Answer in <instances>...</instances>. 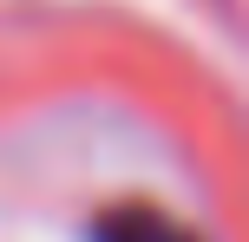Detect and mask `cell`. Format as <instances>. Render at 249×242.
Segmentation results:
<instances>
[{
	"mask_svg": "<svg viewBox=\"0 0 249 242\" xmlns=\"http://www.w3.org/2000/svg\"><path fill=\"white\" fill-rule=\"evenodd\" d=\"M92 242H203L197 229H184L177 216L164 210H144V203H118L92 223Z\"/></svg>",
	"mask_w": 249,
	"mask_h": 242,
	"instance_id": "cell-1",
	"label": "cell"
}]
</instances>
